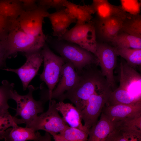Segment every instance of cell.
<instances>
[{
	"mask_svg": "<svg viewBox=\"0 0 141 141\" xmlns=\"http://www.w3.org/2000/svg\"><path fill=\"white\" fill-rule=\"evenodd\" d=\"M28 92L24 95H19L14 90L12 97L17 104L15 116H20L27 127L38 116V114L43 113L44 110L43 101H36L33 97V92L38 88L32 85L28 86Z\"/></svg>",
	"mask_w": 141,
	"mask_h": 141,
	"instance_id": "cell-7",
	"label": "cell"
},
{
	"mask_svg": "<svg viewBox=\"0 0 141 141\" xmlns=\"http://www.w3.org/2000/svg\"><path fill=\"white\" fill-rule=\"evenodd\" d=\"M47 17L49 20L53 30L52 36L57 38H60L76 20L71 17L63 7L52 13H49Z\"/></svg>",
	"mask_w": 141,
	"mask_h": 141,
	"instance_id": "cell-18",
	"label": "cell"
},
{
	"mask_svg": "<svg viewBox=\"0 0 141 141\" xmlns=\"http://www.w3.org/2000/svg\"><path fill=\"white\" fill-rule=\"evenodd\" d=\"M68 0H38L39 5L44 7L48 9L53 8L56 10L64 7L63 4Z\"/></svg>",
	"mask_w": 141,
	"mask_h": 141,
	"instance_id": "cell-32",
	"label": "cell"
},
{
	"mask_svg": "<svg viewBox=\"0 0 141 141\" xmlns=\"http://www.w3.org/2000/svg\"><path fill=\"white\" fill-rule=\"evenodd\" d=\"M114 122L101 112L100 118L89 130L88 141H105L112 131Z\"/></svg>",
	"mask_w": 141,
	"mask_h": 141,
	"instance_id": "cell-21",
	"label": "cell"
},
{
	"mask_svg": "<svg viewBox=\"0 0 141 141\" xmlns=\"http://www.w3.org/2000/svg\"><path fill=\"white\" fill-rule=\"evenodd\" d=\"M47 37L36 36L21 29L15 21L8 34L5 44L8 58L15 57L17 52H24L41 49Z\"/></svg>",
	"mask_w": 141,
	"mask_h": 141,
	"instance_id": "cell-3",
	"label": "cell"
},
{
	"mask_svg": "<svg viewBox=\"0 0 141 141\" xmlns=\"http://www.w3.org/2000/svg\"><path fill=\"white\" fill-rule=\"evenodd\" d=\"M125 19L118 17L112 16L93 21L96 37H99L104 41L111 42L119 33Z\"/></svg>",
	"mask_w": 141,
	"mask_h": 141,
	"instance_id": "cell-16",
	"label": "cell"
},
{
	"mask_svg": "<svg viewBox=\"0 0 141 141\" xmlns=\"http://www.w3.org/2000/svg\"><path fill=\"white\" fill-rule=\"evenodd\" d=\"M56 102L52 100L49 103L48 110L37 116L28 127L35 131L42 130L46 132L59 133L69 126L59 115L56 107Z\"/></svg>",
	"mask_w": 141,
	"mask_h": 141,
	"instance_id": "cell-11",
	"label": "cell"
},
{
	"mask_svg": "<svg viewBox=\"0 0 141 141\" xmlns=\"http://www.w3.org/2000/svg\"><path fill=\"white\" fill-rule=\"evenodd\" d=\"M120 32L141 38V15L140 14L132 15L130 17L125 19Z\"/></svg>",
	"mask_w": 141,
	"mask_h": 141,
	"instance_id": "cell-25",
	"label": "cell"
},
{
	"mask_svg": "<svg viewBox=\"0 0 141 141\" xmlns=\"http://www.w3.org/2000/svg\"><path fill=\"white\" fill-rule=\"evenodd\" d=\"M23 123L22 119L12 116L8 109L0 110V136L8 128Z\"/></svg>",
	"mask_w": 141,
	"mask_h": 141,
	"instance_id": "cell-27",
	"label": "cell"
},
{
	"mask_svg": "<svg viewBox=\"0 0 141 141\" xmlns=\"http://www.w3.org/2000/svg\"><path fill=\"white\" fill-rule=\"evenodd\" d=\"M48 9L38 5L29 10L25 9L16 21L19 28L26 33L36 36H46L43 30L44 19L49 13Z\"/></svg>",
	"mask_w": 141,
	"mask_h": 141,
	"instance_id": "cell-9",
	"label": "cell"
},
{
	"mask_svg": "<svg viewBox=\"0 0 141 141\" xmlns=\"http://www.w3.org/2000/svg\"><path fill=\"white\" fill-rule=\"evenodd\" d=\"M114 122L113 129L105 141L141 140V116L127 118Z\"/></svg>",
	"mask_w": 141,
	"mask_h": 141,
	"instance_id": "cell-10",
	"label": "cell"
},
{
	"mask_svg": "<svg viewBox=\"0 0 141 141\" xmlns=\"http://www.w3.org/2000/svg\"><path fill=\"white\" fill-rule=\"evenodd\" d=\"M15 21L0 15V42L4 44L9 31Z\"/></svg>",
	"mask_w": 141,
	"mask_h": 141,
	"instance_id": "cell-30",
	"label": "cell"
},
{
	"mask_svg": "<svg viewBox=\"0 0 141 141\" xmlns=\"http://www.w3.org/2000/svg\"><path fill=\"white\" fill-rule=\"evenodd\" d=\"M57 38L75 44L95 56L97 42L94 24L92 20L84 24H76L60 38Z\"/></svg>",
	"mask_w": 141,
	"mask_h": 141,
	"instance_id": "cell-6",
	"label": "cell"
},
{
	"mask_svg": "<svg viewBox=\"0 0 141 141\" xmlns=\"http://www.w3.org/2000/svg\"><path fill=\"white\" fill-rule=\"evenodd\" d=\"M21 2L16 0H0V15L15 21L25 10Z\"/></svg>",
	"mask_w": 141,
	"mask_h": 141,
	"instance_id": "cell-22",
	"label": "cell"
},
{
	"mask_svg": "<svg viewBox=\"0 0 141 141\" xmlns=\"http://www.w3.org/2000/svg\"><path fill=\"white\" fill-rule=\"evenodd\" d=\"M56 107L62 115L64 120L70 127L86 131L89 133V130L82 125L80 113L75 107L60 101L56 103Z\"/></svg>",
	"mask_w": 141,
	"mask_h": 141,
	"instance_id": "cell-20",
	"label": "cell"
},
{
	"mask_svg": "<svg viewBox=\"0 0 141 141\" xmlns=\"http://www.w3.org/2000/svg\"><path fill=\"white\" fill-rule=\"evenodd\" d=\"M42 51L44 69L40 77L48 87V99L50 102L52 100V92L58 82L62 68L66 61L62 57L53 53L46 43L43 46Z\"/></svg>",
	"mask_w": 141,
	"mask_h": 141,
	"instance_id": "cell-5",
	"label": "cell"
},
{
	"mask_svg": "<svg viewBox=\"0 0 141 141\" xmlns=\"http://www.w3.org/2000/svg\"><path fill=\"white\" fill-rule=\"evenodd\" d=\"M42 49L24 52L26 61L24 64L19 68L16 69H3L14 72L18 76L22 82L24 90L28 87L30 83L37 74L43 61Z\"/></svg>",
	"mask_w": 141,
	"mask_h": 141,
	"instance_id": "cell-13",
	"label": "cell"
},
{
	"mask_svg": "<svg viewBox=\"0 0 141 141\" xmlns=\"http://www.w3.org/2000/svg\"><path fill=\"white\" fill-rule=\"evenodd\" d=\"M123 9L126 12L132 15L139 13L141 3L139 0H120Z\"/></svg>",
	"mask_w": 141,
	"mask_h": 141,
	"instance_id": "cell-31",
	"label": "cell"
},
{
	"mask_svg": "<svg viewBox=\"0 0 141 141\" xmlns=\"http://www.w3.org/2000/svg\"><path fill=\"white\" fill-rule=\"evenodd\" d=\"M50 43L65 61L71 63L78 72L87 65L97 64L94 54L75 44L57 38L51 40Z\"/></svg>",
	"mask_w": 141,
	"mask_h": 141,
	"instance_id": "cell-4",
	"label": "cell"
},
{
	"mask_svg": "<svg viewBox=\"0 0 141 141\" xmlns=\"http://www.w3.org/2000/svg\"><path fill=\"white\" fill-rule=\"evenodd\" d=\"M139 1H140L141 2V0H139Z\"/></svg>",
	"mask_w": 141,
	"mask_h": 141,
	"instance_id": "cell-36",
	"label": "cell"
},
{
	"mask_svg": "<svg viewBox=\"0 0 141 141\" xmlns=\"http://www.w3.org/2000/svg\"><path fill=\"white\" fill-rule=\"evenodd\" d=\"M112 91L110 86L107 85L97 91L88 99L80 112L81 118L84 122V126L88 130L97 123L102 109Z\"/></svg>",
	"mask_w": 141,
	"mask_h": 141,
	"instance_id": "cell-8",
	"label": "cell"
},
{
	"mask_svg": "<svg viewBox=\"0 0 141 141\" xmlns=\"http://www.w3.org/2000/svg\"><path fill=\"white\" fill-rule=\"evenodd\" d=\"M63 65L58 84L53 91L51 98L58 99L66 92L72 88L78 81L80 77L70 62H66Z\"/></svg>",
	"mask_w": 141,
	"mask_h": 141,
	"instance_id": "cell-15",
	"label": "cell"
},
{
	"mask_svg": "<svg viewBox=\"0 0 141 141\" xmlns=\"http://www.w3.org/2000/svg\"><path fill=\"white\" fill-rule=\"evenodd\" d=\"M22 3L25 10H29L35 8L37 0H16Z\"/></svg>",
	"mask_w": 141,
	"mask_h": 141,
	"instance_id": "cell-34",
	"label": "cell"
},
{
	"mask_svg": "<svg viewBox=\"0 0 141 141\" xmlns=\"http://www.w3.org/2000/svg\"><path fill=\"white\" fill-rule=\"evenodd\" d=\"M108 85L109 84L101 71L90 69L80 75L78 81L74 86L58 99L62 101L66 99H69L80 113L90 96Z\"/></svg>",
	"mask_w": 141,
	"mask_h": 141,
	"instance_id": "cell-1",
	"label": "cell"
},
{
	"mask_svg": "<svg viewBox=\"0 0 141 141\" xmlns=\"http://www.w3.org/2000/svg\"><path fill=\"white\" fill-rule=\"evenodd\" d=\"M102 112L114 122L128 117L139 116H141V101L131 104L105 105Z\"/></svg>",
	"mask_w": 141,
	"mask_h": 141,
	"instance_id": "cell-17",
	"label": "cell"
},
{
	"mask_svg": "<svg viewBox=\"0 0 141 141\" xmlns=\"http://www.w3.org/2000/svg\"><path fill=\"white\" fill-rule=\"evenodd\" d=\"M12 127L4 131L0 136V139H4L6 141H49L51 140V137L47 132L42 136L38 131H35L29 127H23L17 125Z\"/></svg>",
	"mask_w": 141,
	"mask_h": 141,
	"instance_id": "cell-14",
	"label": "cell"
},
{
	"mask_svg": "<svg viewBox=\"0 0 141 141\" xmlns=\"http://www.w3.org/2000/svg\"><path fill=\"white\" fill-rule=\"evenodd\" d=\"M118 56L124 59L126 63L133 68L141 64V49L116 48Z\"/></svg>",
	"mask_w": 141,
	"mask_h": 141,
	"instance_id": "cell-26",
	"label": "cell"
},
{
	"mask_svg": "<svg viewBox=\"0 0 141 141\" xmlns=\"http://www.w3.org/2000/svg\"><path fill=\"white\" fill-rule=\"evenodd\" d=\"M91 5L98 19H104L112 16L118 17L125 19L130 17L132 15L125 11L121 5H113L108 1L93 2Z\"/></svg>",
	"mask_w": 141,
	"mask_h": 141,
	"instance_id": "cell-19",
	"label": "cell"
},
{
	"mask_svg": "<svg viewBox=\"0 0 141 141\" xmlns=\"http://www.w3.org/2000/svg\"><path fill=\"white\" fill-rule=\"evenodd\" d=\"M7 58L4 44L0 42V68L6 67L5 61Z\"/></svg>",
	"mask_w": 141,
	"mask_h": 141,
	"instance_id": "cell-33",
	"label": "cell"
},
{
	"mask_svg": "<svg viewBox=\"0 0 141 141\" xmlns=\"http://www.w3.org/2000/svg\"><path fill=\"white\" fill-rule=\"evenodd\" d=\"M95 56L97 64L101 67L102 74L113 91L115 86L113 71L116 66L118 56L115 48L106 43L97 42Z\"/></svg>",
	"mask_w": 141,
	"mask_h": 141,
	"instance_id": "cell-12",
	"label": "cell"
},
{
	"mask_svg": "<svg viewBox=\"0 0 141 141\" xmlns=\"http://www.w3.org/2000/svg\"><path fill=\"white\" fill-rule=\"evenodd\" d=\"M14 84L6 80L2 82L0 86V110L8 109L10 107L8 104V100L12 99Z\"/></svg>",
	"mask_w": 141,
	"mask_h": 141,
	"instance_id": "cell-28",
	"label": "cell"
},
{
	"mask_svg": "<svg viewBox=\"0 0 141 141\" xmlns=\"http://www.w3.org/2000/svg\"><path fill=\"white\" fill-rule=\"evenodd\" d=\"M95 13L91 4L78 5L75 17L76 24H82L90 22L93 18L92 15Z\"/></svg>",
	"mask_w": 141,
	"mask_h": 141,
	"instance_id": "cell-29",
	"label": "cell"
},
{
	"mask_svg": "<svg viewBox=\"0 0 141 141\" xmlns=\"http://www.w3.org/2000/svg\"><path fill=\"white\" fill-rule=\"evenodd\" d=\"M55 141H86L88 140V132L69 127L59 133L48 132Z\"/></svg>",
	"mask_w": 141,
	"mask_h": 141,
	"instance_id": "cell-23",
	"label": "cell"
},
{
	"mask_svg": "<svg viewBox=\"0 0 141 141\" xmlns=\"http://www.w3.org/2000/svg\"><path fill=\"white\" fill-rule=\"evenodd\" d=\"M81 1H82L84 2L85 1V0H81ZM108 1V0H93V2H97L101 1Z\"/></svg>",
	"mask_w": 141,
	"mask_h": 141,
	"instance_id": "cell-35",
	"label": "cell"
},
{
	"mask_svg": "<svg viewBox=\"0 0 141 141\" xmlns=\"http://www.w3.org/2000/svg\"><path fill=\"white\" fill-rule=\"evenodd\" d=\"M119 86L110 96L117 103L131 104L141 101V75L126 63L120 64Z\"/></svg>",
	"mask_w": 141,
	"mask_h": 141,
	"instance_id": "cell-2",
	"label": "cell"
},
{
	"mask_svg": "<svg viewBox=\"0 0 141 141\" xmlns=\"http://www.w3.org/2000/svg\"><path fill=\"white\" fill-rule=\"evenodd\" d=\"M111 42L117 48L141 49V38L123 32L119 33Z\"/></svg>",
	"mask_w": 141,
	"mask_h": 141,
	"instance_id": "cell-24",
	"label": "cell"
}]
</instances>
